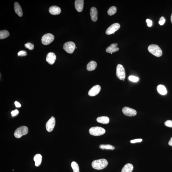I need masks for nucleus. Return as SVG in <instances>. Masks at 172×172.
Listing matches in <instances>:
<instances>
[{
	"label": "nucleus",
	"instance_id": "obj_11",
	"mask_svg": "<svg viewBox=\"0 0 172 172\" xmlns=\"http://www.w3.org/2000/svg\"><path fill=\"white\" fill-rule=\"evenodd\" d=\"M101 89V87L100 85H95L89 91L88 94L90 96H96L100 92Z\"/></svg>",
	"mask_w": 172,
	"mask_h": 172
},
{
	"label": "nucleus",
	"instance_id": "obj_18",
	"mask_svg": "<svg viewBox=\"0 0 172 172\" xmlns=\"http://www.w3.org/2000/svg\"><path fill=\"white\" fill-rule=\"evenodd\" d=\"M97 63L94 61H92L88 63L87 66V70L89 71H92L96 69Z\"/></svg>",
	"mask_w": 172,
	"mask_h": 172
},
{
	"label": "nucleus",
	"instance_id": "obj_17",
	"mask_svg": "<svg viewBox=\"0 0 172 172\" xmlns=\"http://www.w3.org/2000/svg\"><path fill=\"white\" fill-rule=\"evenodd\" d=\"M14 9L16 13L21 17L23 16V13L22 8L18 2H16L14 4Z\"/></svg>",
	"mask_w": 172,
	"mask_h": 172
},
{
	"label": "nucleus",
	"instance_id": "obj_20",
	"mask_svg": "<svg viewBox=\"0 0 172 172\" xmlns=\"http://www.w3.org/2000/svg\"><path fill=\"white\" fill-rule=\"evenodd\" d=\"M97 121L102 124H107L109 123V119L107 116H101L97 119Z\"/></svg>",
	"mask_w": 172,
	"mask_h": 172
},
{
	"label": "nucleus",
	"instance_id": "obj_2",
	"mask_svg": "<svg viewBox=\"0 0 172 172\" xmlns=\"http://www.w3.org/2000/svg\"><path fill=\"white\" fill-rule=\"evenodd\" d=\"M148 51L153 55L158 57L161 56L162 54V50L159 46L156 44H152L148 47Z\"/></svg>",
	"mask_w": 172,
	"mask_h": 172
},
{
	"label": "nucleus",
	"instance_id": "obj_9",
	"mask_svg": "<svg viewBox=\"0 0 172 172\" xmlns=\"http://www.w3.org/2000/svg\"><path fill=\"white\" fill-rule=\"evenodd\" d=\"M55 120L54 117H52L46 123V127L47 131H52L55 127Z\"/></svg>",
	"mask_w": 172,
	"mask_h": 172
},
{
	"label": "nucleus",
	"instance_id": "obj_27",
	"mask_svg": "<svg viewBox=\"0 0 172 172\" xmlns=\"http://www.w3.org/2000/svg\"><path fill=\"white\" fill-rule=\"evenodd\" d=\"M25 47L28 49L30 50H33L34 49V46L33 44L30 43H28L25 44Z\"/></svg>",
	"mask_w": 172,
	"mask_h": 172
},
{
	"label": "nucleus",
	"instance_id": "obj_8",
	"mask_svg": "<svg viewBox=\"0 0 172 172\" xmlns=\"http://www.w3.org/2000/svg\"><path fill=\"white\" fill-rule=\"evenodd\" d=\"M120 27V25L119 23H114L107 29L106 31V34L107 35H110V34H114L115 32L119 30Z\"/></svg>",
	"mask_w": 172,
	"mask_h": 172
},
{
	"label": "nucleus",
	"instance_id": "obj_33",
	"mask_svg": "<svg viewBox=\"0 0 172 172\" xmlns=\"http://www.w3.org/2000/svg\"><path fill=\"white\" fill-rule=\"evenodd\" d=\"M18 113H19V112L18 110L15 109L14 110L12 111L11 112L12 116L13 117H14V116H17Z\"/></svg>",
	"mask_w": 172,
	"mask_h": 172
},
{
	"label": "nucleus",
	"instance_id": "obj_28",
	"mask_svg": "<svg viewBox=\"0 0 172 172\" xmlns=\"http://www.w3.org/2000/svg\"><path fill=\"white\" fill-rule=\"evenodd\" d=\"M129 79L130 81H131L136 82L138 81L139 79L138 77L133 76H129Z\"/></svg>",
	"mask_w": 172,
	"mask_h": 172
},
{
	"label": "nucleus",
	"instance_id": "obj_24",
	"mask_svg": "<svg viewBox=\"0 0 172 172\" xmlns=\"http://www.w3.org/2000/svg\"><path fill=\"white\" fill-rule=\"evenodd\" d=\"M117 12V8L114 6H112L110 8L108 11V13L110 16H112L114 14Z\"/></svg>",
	"mask_w": 172,
	"mask_h": 172
},
{
	"label": "nucleus",
	"instance_id": "obj_26",
	"mask_svg": "<svg viewBox=\"0 0 172 172\" xmlns=\"http://www.w3.org/2000/svg\"><path fill=\"white\" fill-rule=\"evenodd\" d=\"M99 147L102 149H110V150H113L114 149L115 147H114L110 145H100L99 146Z\"/></svg>",
	"mask_w": 172,
	"mask_h": 172
},
{
	"label": "nucleus",
	"instance_id": "obj_22",
	"mask_svg": "<svg viewBox=\"0 0 172 172\" xmlns=\"http://www.w3.org/2000/svg\"><path fill=\"white\" fill-rule=\"evenodd\" d=\"M133 168V166L132 164H127L123 168L121 172H132Z\"/></svg>",
	"mask_w": 172,
	"mask_h": 172
},
{
	"label": "nucleus",
	"instance_id": "obj_32",
	"mask_svg": "<svg viewBox=\"0 0 172 172\" xmlns=\"http://www.w3.org/2000/svg\"><path fill=\"white\" fill-rule=\"evenodd\" d=\"M142 141V139H136L131 140L130 142L132 144H134L137 142H141Z\"/></svg>",
	"mask_w": 172,
	"mask_h": 172
},
{
	"label": "nucleus",
	"instance_id": "obj_21",
	"mask_svg": "<svg viewBox=\"0 0 172 172\" xmlns=\"http://www.w3.org/2000/svg\"><path fill=\"white\" fill-rule=\"evenodd\" d=\"M157 90L159 93L162 95H165L167 93V91L165 87L162 84L157 86Z\"/></svg>",
	"mask_w": 172,
	"mask_h": 172
},
{
	"label": "nucleus",
	"instance_id": "obj_7",
	"mask_svg": "<svg viewBox=\"0 0 172 172\" xmlns=\"http://www.w3.org/2000/svg\"><path fill=\"white\" fill-rule=\"evenodd\" d=\"M76 48L74 43L72 42H66L63 46V49L67 53L72 54L73 52Z\"/></svg>",
	"mask_w": 172,
	"mask_h": 172
},
{
	"label": "nucleus",
	"instance_id": "obj_10",
	"mask_svg": "<svg viewBox=\"0 0 172 172\" xmlns=\"http://www.w3.org/2000/svg\"><path fill=\"white\" fill-rule=\"evenodd\" d=\"M122 112L125 116L132 117L136 116L137 112L135 110L128 107H125L123 108Z\"/></svg>",
	"mask_w": 172,
	"mask_h": 172
},
{
	"label": "nucleus",
	"instance_id": "obj_15",
	"mask_svg": "<svg viewBox=\"0 0 172 172\" xmlns=\"http://www.w3.org/2000/svg\"><path fill=\"white\" fill-rule=\"evenodd\" d=\"M117 43L112 44L110 46L107 47L106 49V51L107 53L111 54L118 51L119 49L118 47H117Z\"/></svg>",
	"mask_w": 172,
	"mask_h": 172
},
{
	"label": "nucleus",
	"instance_id": "obj_23",
	"mask_svg": "<svg viewBox=\"0 0 172 172\" xmlns=\"http://www.w3.org/2000/svg\"><path fill=\"white\" fill-rule=\"evenodd\" d=\"M10 35L9 32L4 30H1L0 31V39H3L7 37Z\"/></svg>",
	"mask_w": 172,
	"mask_h": 172
},
{
	"label": "nucleus",
	"instance_id": "obj_4",
	"mask_svg": "<svg viewBox=\"0 0 172 172\" xmlns=\"http://www.w3.org/2000/svg\"><path fill=\"white\" fill-rule=\"evenodd\" d=\"M89 132L92 135L95 136H100L104 134L106 132L104 128L99 127H92L90 129Z\"/></svg>",
	"mask_w": 172,
	"mask_h": 172
},
{
	"label": "nucleus",
	"instance_id": "obj_34",
	"mask_svg": "<svg viewBox=\"0 0 172 172\" xmlns=\"http://www.w3.org/2000/svg\"><path fill=\"white\" fill-rule=\"evenodd\" d=\"M146 22L147 26L149 27H151L152 25V21L149 19H147L146 20Z\"/></svg>",
	"mask_w": 172,
	"mask_h": 172
},
{
	"label": "nucleus",
	"instance_id": "obj_29",
	"mask_svg": "<svg viewBox=\"0 0 172 172\" xmlns=\"http://www.w3.org/2000/svg\"><path fill=\"white\" fill-rule=\"evenodd\" d=\"M165 126L168 127L172 128V120H167L165 123Z\"/></svg>",
	"mask_w": 172,
	"mask_h": 172
},
{
	"label": "nucleus",
	"instance_id": "obj_19",
	"mask_svg": "<svg viewBox=\"0 0 172 172\" xmlns=\"http://www.w3.org/2000/svg\"><path fill=\"white\" fill-rule=\"evenodd\" d=\"M34 160L35 162V165L37 167L39 166L41 164L42 157L40 154H37L34 156Z\"/></svg>",
	"mask_w": 172,
	"mask_h": 172
},
{
	"label": "nucleus",
	"instance_id": "obj_37",
	"mask_svg": "<svg viewBox=\"0 0 172 172\" xmlns=\"http://www.w3.org/2000/svg\"><path fill=\"white\" fill-rule=\"evenodd\" d=\"M171 23H172V14H171Z\"/></svg>",
	"mask_w": 172,
	"mask_h": 172
},
{
	"label": "nucleus",
	"instance_id": "obj_5",
	"mask_svg": "<svg viewBox=\"0 0 172 172\" xmlns=\"http://www.w3.org/2000/svg\"><path fill=\"white\" fill-rule=\"evenodd\" d=\"M116 74L119 79L124 81L126 77L125 71L124 67L122 65H118L116 68Z\"/></svg>",
	"mask_w": 172,
	"mask_h": 172
},
{
	"label": "nucleus",
	"instance_id": "obj_13",
	"mask_svg": "<svg viewBox=\"0 0 172 172\" xmlns=\"http://www.w3.org/2000/svg\"><path fill=\"white\" fill-rule=\"evenodd\" d=\"M84 1L83 0H76L75 2V8L77 11L80 12L82 11L84 8Z\"/></svg>",
	"mask_w": 172,
	"mask_h": 172
},
{
	"label": "nucleus",
	"instance_id": "obj_30",
	"mask_svg": "<svg viewBox=\"0 0 172 172\" xmlns=\"http://www.w3.org/2000/svg\"><path fill=\"white\" fill-rule=\"evenodd\" d=\"M18 56H26L27 55V53L25 51H21L18 53Z\"/></svg>",
	"mask_w": 172,
	"mask_h": 172
},
{
	"label": "nucleus",
	"instance_id": "obj_3",
	"mask_svg": "<svg viewBox=\"0 0 172 172\" xmlns=\"http://www.w3.org/2000/svg\"><path fill=\"white\" fill-rule=\"evenodd\" d=\"M28 128L25 126H22L17 128L14 133V135L17 138H20L28 133Z\"/></svg>",
	"mask_w": 172,
	"mask_h": 172
},
{
	"label": "nucleus",
	"instance_id": "obj_16",
	"mask_svg": "<svg viewBox=\"0 0 172 172\" xmlns=\"http://www.w3.org/2000/svg\"><path fill=\"white\" fill-rule=\"evenodd\" d=\"M90 16L91 19L93 22H96L98 19V11L95 7H92L90 10Z\"/></svg>",
	"mask_w": 172,
	"mask_h": 172
},
{
	"label": "nucleus",
	"instance_id": "obj_1",
	"mask_svg": "<svg viewBox=\"0 0 172 172\" xmlns=\"http://www.w3.org/2000/svg\"><path fill=\"white\" fill-rule=\"evenodd\" d=\"M108 164V163L107 160L104 159H101L93 161L92 165L93 168L96 170H100L106 167Z\"/></svg>",
	"mask_w": 172,
	"mask_h": 172
},
{
	"label": "nucleus",
	"instance_id": "obj_35",
	"mask_svg": "<svg viewBox=\"0 0 172 172\" xmlns=\"http://www.w3.org/2000/svg\"><path fill=\"white\" fill-rule=\"evenodd\" d=\"M14 104H15V106L16 108H20L21 106V104L17 101H15V102H14Z\"/></svg>",
	"mask_w": 172,
	"mask_h": 172
},
{
	"label": "nucleus",
	"instance_id": "obj_6",
	"mask_svg": "<svg viewBox=\"0 0 172 172\" xmlns=\"http://www.w3.org/2000/svg\"><path fill=\"white\" fill-rule=\"evenodd\" d=\"M54 35L50 33L44 34L42 38V43L44 45H48L51 43L54 40Z\"/></svg>",
	"mask_w": 172,
	"mask_h": 172
},
{
	"label": "nucleus",
	"instance_id": "obj_12",
	"mask_svg": "<svg viewBox=\"0 0 172 172\" xmlns=\"http://www.w3.org/2000/svg\"><path fill=\"white\" fill-rule=\"evenodd\" d=\"M56 56L55 53L53 52H49L47 54L46 56V60L49 64L52 65L54 64L56 60Z\"/></svg>",
	"mask_w": 172,
	"mask_h": 172
},
{
	"label": "nucleus",
	"instance_id": "obj_25",
	"mask_svg": "<svg viewBox=\"0 0 172 172\" xmlns=\"http://www.w3.org/2000/svg\"><path fill=\"white\" fill-rule=\"evenodd\" d=\"M71 166L74 172H79V165L75 162H73L71 164Z\"/></svg>",
	"mask_w": 172,
	"mask_h": 172
},
{
	"label": "nucleus",
	"instance_id": "obj_14",
	"mask_svg": "<svg viewBox=\"0 0 172 172\" xmlns=\"http://www.w3.org/2000/svg\"><path fill=\"white\" fill-rule=\"evenodd\" d=\"M49 12L52 15H57L60 14L61 10L59 6H52L50 8Z\"/></svg>",
	"mask_w": 172,
	"mask_h": 172
},
{
	"label": "nucleus",
	"instance_id": "obj_31",
	"mask_svg": "<svg viewBox=\"0 0 172 172\" xmlns=\"http://www.w3.org/2000/svg\"><path fill=\"white\" fill-rule=\"evenodd\" d=\"M165 18L164 17L162 16L160 18L158 23L160 25H163L165 23Z\"/></svg>",
	"mask_w": 172,
	"mask_h": 172
},
{
	"label": "nucleus",
	"instance_id": "obj_36",
	"mask_svg": "<svg viewBox=\"0 0 172 172\" xmlns=\"http://www.w3.org/2000/svg\"><path fill=\"white\" fill-rule=\"evenodd\" d=\"M169 145L170 146H172V137L170 138L168 143Z\"/></svg>",
	"mask_w": 172,
	"mask_h": 172
}]
</instances>
